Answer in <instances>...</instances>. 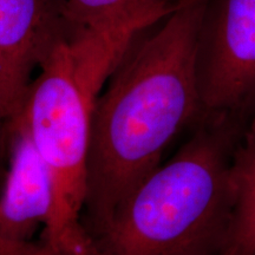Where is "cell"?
Instances as JSON below:
<instances>
[{
    "label": "cell",
    "mask_w": 255,
    "mask_h": 255,
    "mask_svg": "<svg viewBox=\"0 0 255 255\" xmlns=\"http://www.w3.org/2000/svg\"><path fill=\"white\" fill-rule=\"evenodd\" d=\"M205 4L187 0L142 31L96 101L82 216L91 239L205 114L196 76Z\"/></svg>",
    "instance_id": "cell-1"
},
{
    "label": "cell",
    "mask_w": 255,
    "mask_h": 255,
    "mask_svg": "<svg viewBox=\"0 0 255 255\" xmlns=\"http://www.w3.org/2000/svg\"><path fill=\"white\" fill-rule=\"evenodd\" d=\"M246 123L203 114L181 148L92 238L96 254H221L231 218L229 168Z\"/></svg>",
    "instance_id": "cell-2"
},
{
    "label": "cell",
    "mask_w": 255,
    "mask_h": 255,
    "mask_svg": "<svg viewBox=\"0 0 255 255\" xmlns=\"http://www.w3.org/2000/svg\"><path fill=\"white\" fill-rule=\"evenodd\" d=\"M115 69L116 58L97 37L75 34L41 64L17 116L52 180L55 202L43 232L44 242L56 255H97L82 216L92 114Z\"/></svg>",
    "instance_id": "cell-3"
},
{
    "label": "cell",
    "mask_w": 255,
    "mask_h": 255,
    "mask_svg": "<svg viewBox=\"0 0 255 255\" xmlns=\"http://www.w3.org/2000/svg\"><path fill=\"white\" fill-rule=\"evenodd\" d=\"M205 114L255 115V0H206L196 52Z\"/></svg>",
    "instance_id": "cell-4"
},
{
    "label": "cell",
    "mask_w": 255,
    "mask_h": 255,
    "mask_svg": "<svg viewBox=\"0 0 255 255\" xmlns=\"http://www.w3.org/2000/svg\"><path fill=\"white\" fill-rule=\"evenodd\" d=\"M63 0H0V105L8 122L50 53L75 33Z\"/></svg>",
    "instance_id": "cell-5"
},
{
    "label": "cell",
    "mask_w": 255,
    "mask_h": 255,
    "mask_svg": "<svg viewBox=\"0 0 255 255\" xmlns=\"http://www.w3.org/2000/svg\"><path fill=\"white\" fill-rule=\"evenodd\" d=\"M49 169L23 120L9 122L8 165L0 190V237L30 244L46 227L53 210Z\"/></svg>",
    "instance_id": "cell-6"
},
{
    "label": "cell",
    "mask_w": 255,
    "mask_h": 255,
    "mask_svg": "<svg viewBox=\"0 0 255 255\" xmlns=\"http://www.w3.org/2000/svg\"><path fill=\"white\" fill-rule=\"evenodd\" d=\"M229 186L231 218L220 255H255V115L235 145Z\"/></svg>",
    "instance_id": "cell-7"
},
{
    "label": "cell",
    "mask_w": 255,
    "mask_h": 255,
    "mask_svg": "<svg viewBox=\"0 0 255 255\" xmlns=\"http://www.w3.org/2000/svg\"><path fill=\"white\" fill-rule=\"evenodd\" d=\"M63 4L76 31L104 26L148 28L174 11L161 0H63Z\"/></svg>",
    "instance_id": "cell-8"
},
{
    "label": "cell",
    "mask_w": 255,
    "mask_h": 255,
    "mask_svg": "<svg viewBox=\"0 0 255 255\" xmlns=\"http://www.w3.org/2000/svg\"><path fill=\"white\" fill-rule=\"evenodd\" d=\"M9 148V122L6 119L4 111L0 105V190L4 183L6 171L8 165Z\"/></svg>",
    "instance_id": "cell-9"
},
{
    "label": "cell",
    "mask_w": 255,
    "mask_h": 255,
    "mask_svg": "<svg viewBox=\"0 0 255 255\" xmlns=\"http://www.w3.org/2000/svg\"><path fill=\"white\" fill-rule=\"evenodd\" d=\"M33 242H30V244H18V242L6 240V239L0 237V255H20L27 248H30Z\"/></svg>",
    "instance_id": "cell-10"
},
{
    "label": "cell",
    "mask_w": 255,
    "mask_h": 255,
    "mask_svg": "<svg viewBox=\"0 0 255 255\" xmlns=\"http://www.w3.org/2000/svg\"><path fill=\"white\" fill-rule=\"evenodd\" d=\"M20 255H56V253L43 241L41 244L33 242V245Z\"/></svg>",
    "instance_id": "cell-11"
},
{
    "label": "cell",
    "mask_w": 255,
    "mask_h": 255,
    "mask_svg": "<svg viewBox=\"0 0 255 255\" xmlns=\"http://www.w3.org/2000/svg\"><path fill=\"white\" fill-rule=\"evenodd\" d=\"M161 1L163 2V4L167 6L168 8L175 9L178 5H181V4H182V2L187 1V0H161Z\"/></svg>",
    "instance_id": "cell-12"
}]
</instances>
